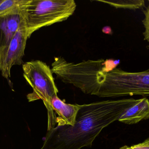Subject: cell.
<instances>
[{
	"mask_svg": "<svg viewBox=\"0 0 149 149\" xmlns=\"http://www.w3.org/2000/svg\"><path fill=\"white\" fill-rule=\"evenodd\" d=\"M149 119V100L143 98L137 99L134 105L122 115L118 121L125 124L131 125Z\"/></svg>",
	"mask_w": 149,
	"mask_h": 149,
	"instance_id": "cell-9",
	"label": "cell"
},
{
	"mask_svg": "<svg viewBox=\"0 0 149 149\" xmlns=\"http://www.w3.org/2000/svg\"><path fill=\"white\" fill-rule=\"evenodd\" d=\"M120 149H149V146L143 144L142 143L130 147L127 146H123Z\"/></svg>",
	"mask_w": 149,
	"mask_h": 149,
	"instance_id": "cell-13",
	"label": "cell"
},
{
	"mask_svg": "<svg viewBox=\"0 0 149 149\" xmlns=\"http://www.w3.org/2000/svg\"><path fill=\"white\" fill-rule=\"evenodd\" d=\"M143 143V144H145V145H147V146H149V138L145 140Z\"/></svg>",
	"mask_w": 149,
	"mask_h": 149,
	"instance_id": "cell-15",
	"label": "cell"
},
{
	"mask_svg": "<svg viewBox=\"0 0 149 149\" xmlns=\"http://www.w3.org/2000/svg\"><path fill=\"white\" fill-rule=\"evenodd\" d=\"M105 3L117 8L128 9L135 10L145 8L144 0H121V1H98Z\"/></svg>",
	"mask_w": 149,
	"mask_h": 149,
	"instance_id": "cell-11",
	"label": "cell"
},
{
	"mask_svg": "<svg viewBox=\"0 0 149 149\" xmlns=\"http://www.w3.org/2000/svg\"><path fill=\"white\" fill-rule=\"evenodd\" d=\"M29 38L26 26H22L17 31L8 45L0 48V71L3 78H10V70L13 66L22 64Z\"/></svg>",
	"mask_w": 149,
	"mask_h": 149,
	"instance_id": "cell-6",
	"label": "cell"
},
{
	"mask_svg": "<svg viewBox=\"0 0 149 149\" xmlns=\"http://www.w3.org/2000/svg\"><path fill=\"white\" fill-rule=\"evenodd\" d=\"M134 95L149 96V68L131 72L116 68L106 72L96 96L117 98Z\"/></svg>",
	"mask_w": 149,
	"mask_h": 149,
	"instance_id": "cell-5",
	"label": "cell"
},
{
	"mask_svg": "<svg viewBox=\"0 0 149 149\" xmlns=\"http://www.w3.org/2000/svg\"><path fill=\"white\" fill-rule=\"evenodd\" d=\"M23 76L32 87L33 92L27 97L29 102L42 100L48 113L47 131L56 127L57 117L52 108V100L58 92L53 73L50 66L39 60H32L23 64Z\"/></svg>",
	"mask_w": 149,
	"mask_h": 149,
	"instance_id": "cell-3",
	"label": "cell"
},
{
	"mask_svg": "<svg viewBox=\"0 0 149 149\" xmlns=\"http://www.w3.org/2000/svg\"><path fill=\"white\" fill-rule=\"evenodd\" d=\"M51 70L63 82L73 85L86 94L94 95L104 81L105 73L109 72L107 59L83 60L74 64L62 57L55 58Z\"/></svg>",
	"mask_w": 149,
	"mask_h": 149,
	"instance_id": "cell-2",
	"label": "cell"
},
{
	"mask_svg": "<svg viewBox=\"0 0 149 149\" xmlns=\"http://www.w3.org/2000/svg\"><path fill=\"white\" fill-rule=\"evenodd\" d=\"M132 99L81 105L74 126H57L47 131L41 149H81L92 147L102 130L137 101Z\"/></svg>",
	"mask_w": 149,
	"mask_h": 149,
	"instance_id": "cell-1",
	"label": "cell"
},
{
	"mask_svg": "<svg viewBox=\"0 0 149 149\" xmlns=\"http://www.w3.org/2000/svg\"><path fill=\"white\" fill-rule=\"evenodd\" d=\"M1 1H0V2H1Z\"/></svg>",
	"mask_w": 149,
	"mask_h": 149,
	"instance_id": "cell-16",
	"label": "cell"
},
{
	"mask_svg": "<svg viewBox=\"0 0 149 149\" xmlns=\"http://www.w3.org/2000/svg\"><path fill=\"white\" fill-rule=\"evenodd\" d=\"M102 31L104 33L107 34H113V31H112V29L109 26H107V27H104L102 29Z\"/></svg>",
	"mask_w": 149,
	"mask_h": 149,
	"instance_id": "cell-14",
	"label": "cell"
},
{
	"mask_svg": "<svg viewBox=\"0 0 149 149\" xmlns=\"http://www.w3.org/2000/svg\"><path fill=\"white\" fill-rule=\"evenodd\" d=\"M142 11L144 15V18L142 22L144 29L143 35L144 40L149 42V0L148 1V5L142 10Z\"/></svg>",
	"mask_w": 149,
	"mask_h": 149,
	"instance_id": "cell-12",
	"label": "cell"
},
{
	"mask_svg": "<svg viewBox=\"0 0 149 149\" xmlns=\"http://www.w3.org/2000/svg\"><path fill=\"white\" fill-rule=\"evenodd\" d=\"M29 0H4L0 2V17L22 12Z\"/></svg>",
	"mask_w": 149,
	"mask_h": 149,
	"instance_id": "cell-10",
	"label": "cell"
},
{
	"mask_svg": "<svg viewBox=\"0 0 149 149\" xmlns=\"http://www.w3.org/2000/svg\"><path fill=\"white\" fill-rule=\"evenodd\" d=\"M76 8L74 0H29L24 11L29 38L42 27L67 20Z\"/></svg>",
	"mask_w": 149,
	"mask_h": 149,
	"instance_id": "cell-4",
	"label": "cell"
},
{
	"mask_svg": "<svg viewBox=\"0 0 149 149\" xmlns=\"http://www.w3.org/2000/svg\"><path fill=\"white\" fill-rule=\"evenodd\" d=\"M25 9L20 13L0 17V48L8 45L18 30L26 26Z\"/></svg>",
	"mask_w": 149,
	"mask_h": 149,
	"instance_id": "cell-7",
	"label": "cell"
},
{
	"mask_svg": "<svg viewBox=\"0 0 149 149\" xmlns=\"http://www.w3.org/2000/svg\"><path fill=\"white\" fill-rule=\"evenodd\" d=\"M52 108L58 114L57 117V126L69 125L74 126L76 116L80 108L81 105L67 104L58 98L54 96L52 100Z\"/></svg>",
	"mask_w": 149,
	"mask_h": 149,
	"instance_id": "cell-8",
	"label": "cell"
}]
</instances>
